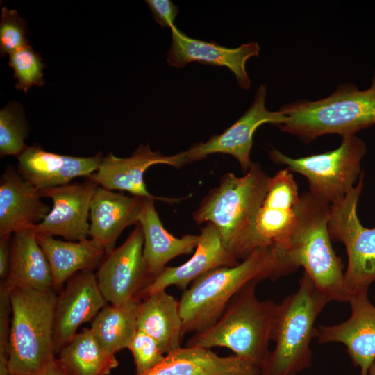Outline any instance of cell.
<instances>
[{
  "mask_svg": "<svg viewBox=\"0 0 375 375\" xmlns=\"http://www.w3.org/2000/svg\"><path fill=\"white\" fill-rule=\"evenodd\" d=\"M127 349L131 352L135 365V375L151 369L165 357L158 342L147 333L137 331Z\"/></svg>",
  "mask_w": 375,
  "mask_h": 375,
  "instance_id": "obj_31",
  "label": "cell"
},
{
  "mask_svg": "<svg viewBox=\"0 0 375 375\" xmlns=\"http://www.w3.org/2000/svg\"><path fill=\"white\" fill-rule=\"evenodd\" d=\"M368 375H375V360L373 362L369 369Z\"/></svg>",
  "mask_w": 375,
  "mask_h": 375,
  "instance_id": "obj_37",
  "label": "cell"
},
{
  "mask_svg": "<svg viewBox=\"0 0 375 375\" xmlns=\"http://www.w3.org/2000/svg\"><path fill=\"white\" fill-rule=\"evenodd\" d=\"M58 360L69 375H108L119 362L97 341L90 328H83L59 352Z\"/></svg>",
  "mask_w": 375,
  "mask_h": 375,
  "instance_id": "obj_28",
  "label": "cell"
},
{
  "mask_svg": "<svg viewBox=\"0 0 375 375\" xmlns=\"http://www.w3.org/2000/svg\"><path fill=\"white\" fill-rule=\"evenodd\" d=\"M279 277L278 253L269 247L255 249L235 266L218 267L201 276L179 300L183 335L199 333L212 326L248 283Z\"/></svg>",
  "mask_w": 375,
  "mask_h": 375,
  "instance_id": "obj_2",
  "label": "cell"
},
{
  "mask_svg": "<svg viewBox=\"0 0 375 375\" xmlns=\"http://www.w3.org/2000/svg\"><path fill=\"white\" fill-rule=\"evenodd\" d=\"M137 328L152 337L166 355L181 347L183 321L179 301L165 290L156 292L142 300Z\"/></svg>",
  "mask_w": 375,
  "mask_h": 375,
  "instance_id": "obj_26",
  "label": "cell"
},
{
  "mask_svg": "<svg viewBox=\"0 0 375 375\" xmlns=\"http://www.w3.org/2000/svg\"><path fill=\"white\" fill-rule=\"evenodd\" d=\"M330 204L310 191L302 193L296 222L285 246L278 251L281 276L303 267L318 290L329 300L347 302L340 258L335 254L328 223Z\"/></svg>",
  "mask_w": 375,
  "mask_h": 375,
  "instance_id": "obj_1",
  "label": "cell"
},
{
  "mask_svg": "<svg viewBox=\"0 0 375 375\" xmlns=\"http://www.w3.org/2000/svg\"><path fill=\"white\" fill-rule=\"evenodd\" d=\"M36 237L49 261L57 294L75 274L97 268L106 254L104 249L92 238L62 241L37 233Z\"/></svg>",
  "mask_w": 375,
  "mask_h": 375,
  "instance_id": "obj_24",
  "label": "cell"
},
{
  "mask_svg": "<svg viewBox=\"0 0 375 375\" xmlns=\"http://www.w3.org/2000/svg\"><path fill=\"white\" fill-rule=\"evenodd\" d=\"M6 283L39 290L53 289V277L47 256L38 242L34 228L15 232L11 240V265Z\"/></svg>",
  "mask_w": 375,
  "mask_h": 375,
  "instance_id": "obj_25",
  "label": "cell"
},
{
  "mask_svg": "<svg viewBox=\"0 0 375 375\" xmlns=\"http://www.w3.org/2000/svg\"><path fill=\"white\" fill-rule=\"evenodd\" d=\"M367 294L351 297L350 317L336 325L319 326L316 335L319 344H343L353 365L360 367V375H368L375 360V306Z\"/></svg>",
  "mask_w": 375,
  "mask_h": 375,
  "instance_id": "obj_16",
  "label": "cell"
},
{
  "mask_svg": "<svg viewBox=\"0 0 375 375\" xmlns=\"http://www.w3.org/2000/svg\"><path fill=\"white\" fill-rule=\"evenodd\" d=\"M9 65L17 79L16 88L27 92L36 85H44V63L40 55L28 44L9 55Z\"/></svg>",
  "mask_w": 375,
  "mask_h": 375,
  "instance_id": "obj_30",
  "label": "cell"
},
{
  "mask_svg": "<svg viewBox=\"0 0 375 375\" xmlns=\"http://www.w3.org/2000/svg\"><path fill=\"white\" fill-rule=\"evenodd\" d=\"M28 125L17 103H10L0 110V155L17 158L28 146Z\"/></svg>",
  "mask_w": 375,
  "mask_h": 375,
  "instance_id": "obj_29",
  "label": "cell"
},
{
  "mask_svg": "<svg viewBox=\"0 0 375 375\" xmlns=\"http://www.w3.org/2000/svg\"><path fill=\"white\" fill-rule=\"evenodd\" d=\"M266 86L262 84L251 107L233 125L220 135H214L205 142L197 143L182 152L183 164L199 160L212 153L229 154L238 160L246 174L253 163L250 153L256 129L265 123L279 126L287 119L281 110L273 112L266 108Z\"/></svg>",
  "mask_w": 375,
  "mask_h": 375,
  "instance_id": "obj_12",
  "label": "cell"
},
{
  "mask_svg": "<svg viewBox=\"0 0 375 375\" xmlns=\"http://www.w3.org/2000/svg\"><path fill=\"white\" fill-rule=\"evenodd\" d=\"M297 291L278 304L271 340L275 347L261 369V375H296L312 363L310 342L315 324L329 299L303 272Z\"/></svg>",
  "mask_w": 375,
  "mask_h": 375,
  "instance_id": "obj_4",
  "label": "cell"
},
{
  "mask_svg": "<svg viewBox=\"0 0 375 375\" xmlns=\"http://www.w3.org/2000/svg\"><path fill=\"white\" fill-rule=\"evenodd\" d=\"M258 283L252 281L239 291L219 319L195 333L187 347H225L262 369L270 353L269 342L278 304L258 299Z\"/></svg>",
  "mask_w": 375,
  "mask_h": 375,
  "instance_id": "obj_5",
  "label": "cell"
},
{
  "mask_svg": "<svg viewBox=\"0 0 375 375\" xmlns=\"http://www.w3.org/2000/svg\"><path fill=\"white\" fill-rule=\"evenodd\" d=\"M166 164L176 168L183 166V153L165 156L153 151L149 144H140L129 157L120 158L109 153L103 157L98 169L88 178L99 186L110 190L127 191L133 196L159 199L168 203L177 199L152 195L147 189L144 174L151 166Z\"/></svg>",
  "mask_w": 375,
  "mask_h": 375,
  "instance_id": "obj_15",
  "label": "cell"
},
{
  "mask_svg": "<svg viewBox=\"0 0 375 375\" xmlns=\"http://www.w3.org/2000/svg\"><path fill=\"white\" fill-rule=\"evenodd\" d=\"M139 375H261V369L237 355L222 357L210 349L180 347Z\"/></svg>",
  "mask_w": 375,
  "mask_h": 375,
  "instance_id": "obj_22",
  "label": "cell"
},
{
  "mask_svg": "<svg viewBox=\"0 0 375 375\" xmlns=\"http://www.w3.org/2000/svg\"><path fill=\"white\" fill-rule=\"evenodd\" d=\"M144 235L143 256L152 281L174 258L195 250L199 236L185 235L176 238L162 225L154 206V199L144 198L139 222Z\"/></svg>",
  "mask_w": 375,
  "mask_h": 375,
  "instance_id": "obj_23",
  "label": "cell"
},
{
  "mask_svg": "<svg viewBox=\"0 0 375 375\" xmlns=\"http://www.w3.org/2000/svg\"><path fill=\"white\" fill-rule=\"evenodd\" d=\"M12 234L0 236V279L6 281L11 265V240Z\"/></svg>",
  "mask_w": 375,
  "mask_h": 375,
  "instance_id": "obj_35",
  "label": "cell"
},
{
  "mask_svg": "<svg viewBox=\"0 0 375 375\" xmlns=\"http://www.w3.org/2000/svg\"><path fill=\"white\" fill-rule=\"evenodd\" d=\"M26 34L25 22L17 12L3 7L0 23L1 53L10 55L27 44Z\"/></svg>",
  "mask_w": 375,
  "mask_h": 375,
  "instance_id": "obj_32",
  "label": "cell"
},
{
  "mask_svg": "<svg viewBox=\"0 0 375 375\" xmlns=\"http://www.w3.org/2000/svg\"><path fill=\"white\" fill-rule=\"evenodd\" d=\"M144 198L127 196L99 186L90 212V237L108 253L122 231L139 222Z\"/></svg>",
  "mask_w": 375,
  "mask_h": 375,
  "instance_id": "obj_21",
  "label": "cell"
},
{
  "mask_svg": "<svg viewBox=\"0 0 375 375\" xmlns=\"http://www.w3.org/2000/svg\"><path fill=\"white\" fill-rule=\"evenodd\" d=\"M56 298L53 289H11L10 375H32L56 358L53 335Z\"/></svg>",
  "mask_w": 375,
  "mask_h": 375,
  "instance_id": "obj_7",
  "label": "cell"
},
{
  "mask_svg": "<svg viewBox=\"0 0 375 375\" xmlns=\"http://www.w3.org/2000/svg\"><path fill=\"white\" fill-rule=\"evenodd\" d=\"M142 300L134 298L120 304H106L91 322L90 329L99 344L115 354L127 349L138 331L137 319Z\"/></svg>",
  "mask_w": 375,
  "mask_h": 375,
  "instance_id": "obj_27",
  "label": "cell"
},
{
  "mask_svg": "<svg viewBox=\"0 0 375 375\" xmlns=\"http://www.w3.org/2000/svg\"><path fill=\"white\" fill-rule=\"evenodd\" d=\"M50 211L17 169L8 165L0 179V236L35 228Z\"/></svg>",
  "mask_w": 375,
  "mask_h": 375,
  "instance_id": "obj_20",
  "label": "cell"
},
{
  "mask_svg": "<svg viewBox=\"0 0 375 375\" xmlns=\"http://www.w3.org/2000/svg\"><path fill=\"white\" fill-rule=\"evenodd\" d=\"M269 178L255 162L242 176L226 173L192 214L197 224L210 222L217 227L225 247L238 260L250 254L249 244Z\"/></svg>",
  "mask_w": 375,
  "mask_h": 375,
  "instance_id": "obj_3",
  "label": "cell"
},
{
  "mask_svg": "<svg viewBox=\"0 0 375 375\" xmlns=\"http://www.w3.org/2000/svg\"><path fill=\"white\" fill-rule=\"evenodd\" d=\"M155 20L162 27H172L178 13V8L169 0L146 1Z\"/></svg>",
  "mask_w": 375,
  "mask_h": 375,
  "instance_id": "obj_34",
  "label": "cell"
},
{
  "mask_svg": "<svg viewBox=\"0 0 375 375\" xmlns=\"http://www.w3.org/2000/svg\"><path fill=\"white\" fill-rule=\"evenodd\" d=\"M367 151L356 135L342 137L336 149L310 156L292 158L273 149L270 158L287 166L288 171L306 176L310 192L330 205L351 191L360 174V161Z\"/></svg>",
  "mask_w": 375,
  "mask_h": 375,
  "instance_id": "obj_8",
  "label": "cell"
},
{
  "mask_svg": "<svg viewBox=\"0 0 375 375\" xmlns=\"http://www.w3.org/2000/svg\"><path fill=\"white\" fill-rule=\"evenodd\" d=\"M363 187V174L357 185L344 197L330 205L328 228L331 238L342 242L348 264L344 272V285L349 299L368 293L375 282V228L360 223L357 206Z\"/></svg>",
  "mask_w": 375,
  "mask_h": 375,
  "instance_id": "obj_9",
  "label": "cell"
},
{
  "mask_svg": "<svg viewBox=\"0 0 375 375\" xmlns=\"http://www.w3.org/2000/svg\"><path fill=\"white\" fill-rule=\"evenodd\" d=\"M32 375H69L58 358H54L42 369Z\"/></svg>",
  "mask_w": 375,
  "mask_h": 375,
  "instance_id": "obj_36",
  "label": "cell"
},
{
  "mask_svg": "<svg viewBox=\"0 0 375 375\" xmlns=\"http://www.w3.org/2000/svg\"><path fill=\"white\" fill-rule=\"evenodd\" d=\"M10 292L6 283H0V375H10L7 362L12 317Z\"/></svg>",
  "mask_w": 375,
  "mask_h": 375,
  "instance_id": "obj_33",
  "label": "cell"
},
{
  "mask_svg": "<svg viewBox=\"0 0 375 375\" xmlns=\"http://www.w3.org/2000/svg\"><path fill=\"white\" fill-rule=\"evenodd\" d=\"M144 235L140 223L118 247L106 253L95 273L99 290L106 301L120 305L137 298L149 285V276L143 256Z\"/></svg>",
  "mask_w": 375,
  "mask_h": 375,
  "instance_id": "obj_10",
  "label": "cell"
},
{
  "mask_svg": "<svg viewBox=\"0 0 375 375\" xmlns=\"http://www.w3.org/2000/svg\"><path fill=\"white\" fill-rule=\"evenodd\" d=\"M172 44L167 56L169 65L182 67L191 62L226 67L235 76L239 85L249 89L251 80L246 72L247 60L258 56L260 47L251 42L236 48H228L215 42L191 38L174 25L171 27Z\"/></svg>",
  "mask_w": 375,
  "mask_h": 375,
  "instance_id": "obj_19",
  "label": "cell"
},
{
  "mask_svg": "<svg viewBox=\"0 0 375 375\" xmlns=\"http://www.w3.org/2000/svg\"><path fill=\"white\" fill-rule=\"evenodd\" d=\"M104 156L62 155L44 150L38 144L28 146L17 157V170L38 190L70 183L77 177H88L99 168Z\"/></svg>",
  "mask_w": 375,
  "mask_h": 375,
  "instance_id": "obj_18",
  "label": "cell"
},
{
  "mask_svg": "<svg viewBox=\"0 0 375 375\" xmlns=\"http://www.w3.org/2000/svg\"><path fill=\"white\" fill-rule=\"evenodd\" d=\"M280 110L287 117L278 126L281 130L305 142L328 133L355 135L375 123V72L367 90L345 84L326 98L290 103Z\"/></svg>",
  "mask_w": 375,
  "mask_h": 375,
  "instance_id": "obj_6",
  "label": "cell"
},
{
  "mask_svg": "<svg viewBox=\"0 0 375 375\" xmlns=\"http://www.w3.org/2000/svg\"><path fill=\"white\" fill-rule=\"evenodd\" d=\"M107 303L93 271L72 276L57 294L53 335L55 354L73 339L81 325L92 322Z\"/></svg>",
  "mask_w": 375,
  "mask_h": 375,
  "instance_id": "obj_14",
  "label": "cell"
},
{
  "mask_svg": "<svg viewBox=\"0 0 375 375\" xmlns=\"http://www.w3.org/2000/svg\"><path fill=\"white\" fill-rule=\"evenodd\" d=\"M99 185L85 178L73 183L38 190V195L51 198L53 208L44 219L35 227L37 233L60 236L68 241H81L90 236V212Z\"/></svg>",
  "mask_w": 375,
  "mask_h": 375,
  "instance_id": "obj_13",
  "label": "cell"
},
{
  "mask_svg": "<svg viewBox=\"0 0 375 375\" xmlns=\"http://www.w3.org/2000/svg\"><path fill=\"white\" fill-rule=\"evenodd\" d=\"M300 200L297 184L287 169L269 177L265 197L256 215L249 251L261 247L282 249L296 222Z\"/></svg>",
  "mask_w": 375,
  "mask_h": 375,
  "instance_id": "obj_11",
  "label": "cell"
},
{
  "mask_svg": "<svg viewBox=\"0 0 375 375\" xmlns=\"http://www.w3.org/2000/svg\"><path fill=\"white\" fill-rule=\"evenodd\" d=\"M198 244L192 257L176 267H166L149 285L142 289L137 298L142 300L149 295L175 285L183 292L190 283L208 272L221 267H232L240 262L225 247L216 226L208 222L199 235Z\"/></svg>",
  "mask_w": 375,
  "mask_h": 375,
  "instance_id": "obj_17",
  "label": "cell"
}]
</instances>
